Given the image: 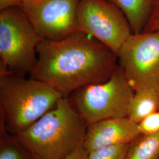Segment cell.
Masks as SVG:
<instances>
[{
	"instance_id": "obj_1",
	"label": "cell",
	"mask_w": 159,
	"mask_h": 159,
	"mask_svg": "<svg viewBox=\"0 0 159 159\" xmlns=\"http://www.w3.org/2000/svg\"><path fill=\"white\" fill-rule=\"evenodd\" d=\"M30 77L68 97L80 87L103 83L119 66L117 55L89 34L76 31L58 41L43 40Z\"/></svg>"
},
{
	"instance_id": "obj_2",
	"label": "cell",
	"mask_w": 159,
	"mask_h": 159,
	"mask_svg": "<svg viewBox=\"0 0 159 159\" xmlns=\"http://www.w3.org/2000/svg\"><path fill=\"white\" fill-rule=\"evenodd\" d=\"M87 125L68 97H64L16 137L38 159H64L83 146Z\"/></svg>"
},
{
	"instance_id": "obj_3",
	"label": "cell",
	"mask_w": 159,
	"mask_h": 159,
	"mask_svg": "<svg viewBox=\"0 0 159 159\" xmlns=\"http://www.w3.org/2000/svg\"><path fill=\"white\" fill-rule=\"evenodd\" d=\"M63 97L46 82L0 71V123L11 135L27 129Z\"/></svg>"
},
{
	"instance_id": "obj_4",
	"label": "cell",
	"mask_w": 159,
	"mask_h": 159,
	"mask_svg": "<svg viewBox=\"0 0 159 159\" xmlns=\"http://www.w3.org/2000/svg\"><path fill=\"white\" fill-rule=\"evenodd\" d=\"M42 40L20 7L0 11V70L21 75L30 74Z\"/></svg>"
},
{
	"instance_id": "obj_5",
	"label": "cell",
	"mask_w": 159,
	"mask_h": 159,
	"mask_svg": "<svg viewBox=\"0 0 159 159\" xmlns=\"http://www.w3.org/2000/svg\"><path fill=\"white\" fill-rule=\"evenodd\" d=\"M134 92L119 65L107 81L82 86L68 98L90 125L102 120L127 117Z\"/></svg>"
},
{
	"instance_id": "obj_6",
	"label": "cell",
	"mask_w": 159,
	"mask_h": 159,
	"mask_svg": "<svg viewBox=\"0 0 159 159\" xmlns=\"http://www.w3.org/2000/svg\"><path fill=\"white\" fill-rule=\"evenodd\" d=\"M117 57L133 91L159 86V31L132 34Z\"/></svg>"
},
{
	"instance_id": "obj_7",
	"label": "cell",
	"mask_w": 159,
	"mask_h": 159,
	"mask_svg": "<svg viewBox=\"0 0 159 159\" xmlns=\"http://www.w3.org/2000/svg\"><path fill=\"white\" fill-rule=\"evenodd\" d=\"M77 29L94 37L117 55L133 34L125 14L108 0H80Z\"/></svg>"
},
{
	"instance_id": "obj_8",
	"label": "cell",
	"mask_w": 159,
	"mask_h": 159,
	"mask_svg": "<svg viewBox=\"0 0 159 159\" xmlns=\"http://www.w3.org/2000/svg\"><path fill=\"white\" fill-rule=\"evenodd\" d=\"M80 0H27L20 7L40 36L58 41L78 31Z\"/></svg>"
},
{
	"instance_id": "obj_9",
	"label": "cell",
	"mask_w": 159,
	"mask_h": 159,
	"mask_svg": "<svg viewBox=\"0 0 159 159\" xmlns=\"http://www.w3.org/2000/svg\"><path fill=\"white\" fill-rule=\"evenodd\" d=\"M140 134L138 124L127 117L102 120L87 125L83 147L89 153L102 148L129 144Z\"/></svg>"
},
{
	"instance_id": "obj_10",
	"label": "cell",
	"mask_w": 159,
	"mask_h": 159,
	"mask_svg": "<svg viewBox=\"0 0 159 159\" xmlns=\"http://www.w3.org/2000/svg\"><path fill=\"white\" fill-rule=\"evenodd\" d=\"M159 110V86L134 91L128 108L127 117L137 124Z\"/></svg>"
},
{
	"instance_id": "obj_11",
	"label": "cell",
	"mask_w": 159,
	"mask_h": 159,
	"mask_svg": "<svg viewBox=\"0 0 159 159\" xmlns=\"http://www.w3.org/2000/svg\"><path fill=\"white\" fill-rule=\"evenodd\" d=\"M123 12L134 34L142 33L155 0H108Z\"/></svg>"
},
{
	"instance_id": "obj_12",
	"label": "cell",
	"mask_w": 159,
	"mask_h": 159,
	"mask_svg": "<svg viewBox=\"0 0 159 159\" xmlns=\"http://www.w3.org/2000/svg\"><path fill=\"white\" fill-rule=\"evenodd\" d=\"M125 159H159V133L140 134L129 144Z\"/></svg>"
},
{
	"instance_id": "obj_13",
	"label": "cell",
	"mask_w": 159,
	"mask_h": 159,
	"mask_svg": "<svg viewBox=\"0 0 159 159\" xmlns=\"http://www.w3.org/2000/svg\"><path fill=\"white\" fill-rule=\"evenodd\" d=\"M0 159H38L0 123Z\"/></svg>"
},
{
	"instance_id": "obj_14",
	"label": "cell",
	"mask_w": 159,
	"mask_h": 159,
	"mask_svg": "<svg viewBox=\"0 0 159 159\" xmlns=\"http://www.w3.org/2000/svg\"><path fill=\"white\" fill-rule=\"evenodd\" d=\"M129 144L111 146L92 151L87 159H125Z\"/></svg>"
},
{
	"instance_id": "obj_15",
	"label": "cell",
	"mask_w": 159,
	"mask_h": 159,
	"mask_svg": "<svg viewBox=\"0 0 159 159\" xmlns=\"http://www.w3.org/2000/svg\"><path fill=\"white\" fill-rule=\"evenodd\" d=\"M138 129L140 134L159 133V110L139 123Z\"/></svg>"
},
{
	"instance_id": "obj_16",
	"label": "cell",
	"mask_w": 159,
	"mask_h": 159,
	"mask_svg": "<svg viewBox=\"0 0 159 159\" xmlns=\"http://www.w3.org/2000/svg\"><path fill=\"white\" fill-rule=\"evenodd\" d=\"M144 32L159 31V0H155Z\"/></svg>"
},
{
	"instance_id": "obj_17",
	"label": "cell",
	"mask_w": 159,
	"mask_h": 159,
	"mask_svg": "<svg viewBox=\"0 0 159 159\" xmlns=\"http://www.w3.org/2000/svg\"><path fill=\"white\" fill-rule=\"evenodd\" d=\"M27 0H0V11L14 7H21Z\"/></svg>"
},
{
	"instance_id": "obj_18",
	"label": "cell",
	"mask_w": 159,
	"mask_h": 159,
	"mask_svg": "<svg viewBox=\"0 0 159 159\" xmlns=\"http://www.w3.org/2000/svg\"><path fill=\"white\" fill-rule=\"evenodd\" d=\"M87 156L88 153L83 146L75 150L64 159H87Z\"/></svg>"
}]
</instances>
